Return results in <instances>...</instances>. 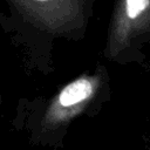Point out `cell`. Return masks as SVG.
I'll use <instances>...</instances> for the list:
<instances>
[{
	"label": "cell",
	"instance_id": "obj_1",
	"mask_svg": "<svg viewBox=\"0 0 150 150\" xmlns=\"http://www.w3.org/2000/svg\"><path fill=\"white\" fill-rule=\"evenodd\" d=\"M0 15L4 32L22 48L26 64L47 75L53 71V50L59 41L83 40L94 19L97 0H5Z\"/></svg>",
	"mask_w": 150,
	"mask_h": 150
},
{
	"label": "cell",
	"instance_id": "obj_2",
	"mask_svg": "<svg viewBox=\"0 0 150 150\" xmlns=\"http://www.w3.org/2000/svg\"><path fill=\"white\" fill-rule=\"evenodd\" d=\"M111 98L108 70L101 63L95 69L64 84L55 95L41 103L29 116L32 143L61 146L68 127L79 117L95 116Z\"/></svg>",
	"mask_w": 150,
	"mask_h": 150
},
{
	"label": "cell",
	"instance_id": "obj_3",
	"mask_svg": "<svg viewBox=\"0 0 150 150\" xmlns=\"http://www.w3.org/2000/svg\"><path fill=\"white\" fill-rule=\"evenodd\" d=\"M149 41L150 0H115L103 50L104 57L120 66H142Z\"/></svg>",
	"mask_w": 150,
	"mask_h": 150
},
{
	"label": "cell",
	"instance_id": "obj_4",
	"mask_svg": "<svg viewBox=\"0 0 150 150\" xmlns=\"http://www.w3.org/2000/svg\"><path fill=\"white\" fill-rule=\"evenodd\" d=\"M0 104H1V95H0Z\"/></svg>",
	"mask_w": 150,
	"mask_h": 150
}]
</instances>
